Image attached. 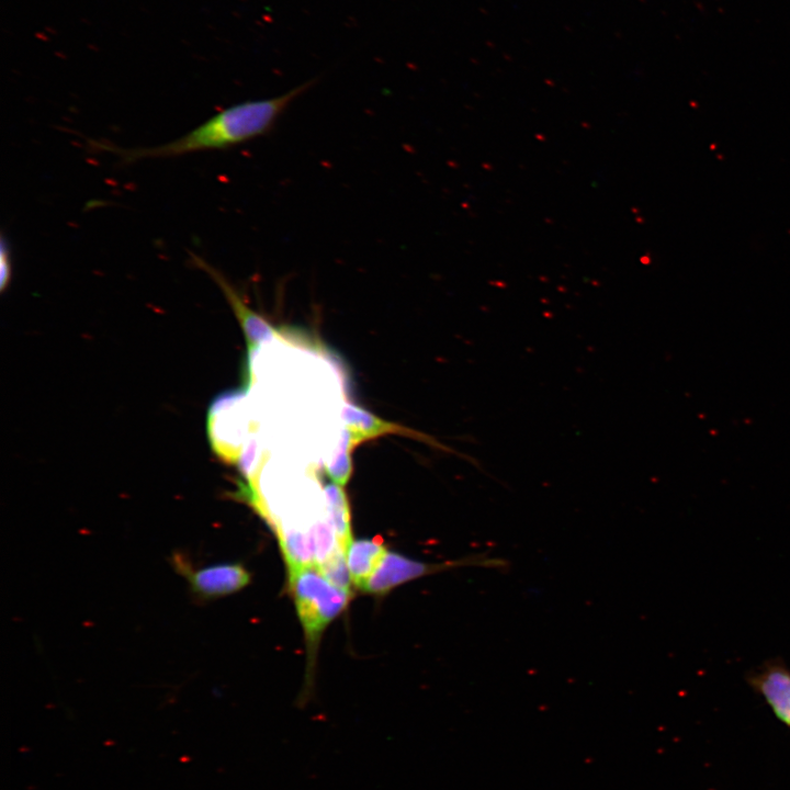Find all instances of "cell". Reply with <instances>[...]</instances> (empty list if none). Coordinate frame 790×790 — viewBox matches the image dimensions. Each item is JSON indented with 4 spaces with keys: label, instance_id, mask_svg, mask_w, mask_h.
Segmentation results:
<instances>
[{
    "label": "cell",
    "instance_id": "1",
    "mask_svg": "<svg viewBox=\"0 0 790 790\" xmlns=\"http://www.w3.org/2000/svg\"><path fill=\"white\" fill-rule=\"evenodd\" d=\"M315 80L306 81L270 99L234 104L172 142L154 147L119 148L95 142V148L113 153L124 163L140 159L169 158L190 153L226 149L269 133L287 106Z\"/></svg>",
    "mask_w": 790,
    "mask_h": 790
},
{
    "label": "cell",
    "instance_id": "2",
    "mask_svg": "<svg viewBox=\"0 0 790 790\" xmlns=\"http://www.w3.org/2000/svg\"><path fill=\"white\" fill-rule=\"evenodd\" d=\"M290 588L309 641L346 608L351 595L332 585L317 565L290 569Z\"/></svg>",
    "mask_w": 790,
    "mask_h": 790
},
{
    "label": "cell",
    "instance_id": "3",
    "mask_svg": "<svg viewBox=\"0 0 790 790\" xmlns=\"http://www.w3.org/2000/svg\"><path fill=\"white\" fill-rule=\"evenodd\" d=\"M171 563L174 569L187 579L193 597L200 601L230 595L250 582V574L239 563H223L195 568L180 553L172 555Z\"/></svg>",
    "mask_w": 790,
    "mask_h": 790
},
{
    "label": "cell",
    "instance_id": "4",
    "mask_svg": "<svg viewBox=\"0 0 790 790\" xmlns=\"http://www.w3.org/2000/svg\"><path fill=\"white\" fill-rule=\"evenodd\" d=\"M746 681L774 715L790 727V668L785 662L781 658L765 661L746 675Z\"/></svg>",
    "mask_w": 790,
    "mask_h": 790
},
{
    "label": "cell",
    "instance_id": "5",
    "mask_svg": "<svg viewBox=\"0 0 790 790\" xmlns=\"http://www.w3.org/2000/svg\"><path fill=\"white\" fill-rule=\"evenodd\" d=\"M190 257L192 263L207 273L222 289L237 318L244 327L249 347L251 345L255 347V343L272 336L273 330L269 324L244 303L236 290L230 285L221 271L195 253H191Z\"/></svg>",
    "mask_w": 790,
    "mask_h": 790
},
{
    "label": "cell",
    "instance_id": "6",
    "mask_svg": "<svg viewBox=\"0 0 790 790\" xmlns=\"http://www.w3.org/2000/svg\"><path fill=\"white\" fill-rule=\"evenodd\" d=\"M386 553L380 537L358 539L350 542L346 551V557L352 582L357 587L361 588L364 585Z\"/></svg>",
    "mask_w": 790,
    "mask_h": 790
},
{
    "label": "cell",
    "instance_id": "7",
    "mask_svg": "<svg viewBox=\"0 0 790 790\" xmlns=\"http://www.w3.org/2000/svg\"><path fill=\"white\" fill-rule=\"evenodd\" d=\"M281 549L289 569L316 565L312 539L307 531L297 527H278Z\"/></svg>",
    "mask_w": 790,
    "mask_h": 790
},
{
    "label": "cell",
    "instance_id": "8",
    "mask_svg": "<svg viewBox=\"0 0 790 790\" xmlns=\"http://www.w3.org/2000/svg\"><path fill=\"white\" fill-rule=\"evenodd\" d=\"M342 417L350 430V437L354 445L362 440L374 438L382 433L400 432L407 433L404 428L397 425L380 420L362 408L348 405L345 407Z\"/></svg>",
    "mask_w": 790,
    "mask_h": 790
},
{
    "label": "cell",
    "instance_id": "9",
    "mask_svg": "<svg viewBox=\"0 0 790 790\" xmlns=\"http://www.w3.org/2000/svg\"><path fill=\"white\" fill-rule=\"evenodd\" d=\"M325 495L328 520L334 528L339 546L346 552L352 541L348 498L338 484L327 485Z\"/></svg>",
    "mask_w": 790,
    "mask_h": 790
},
{
    "label": "cell",
    "instance_id": "10",
    "mask_svg": "<svg viewBox=\"0 0 790 790\" xmlns=\"http://www.w3.org/2000/svg\"><path fill=\"white\" fill-rule=\"evenodd\" d=\"M324 576L336 587L350 591L351 574L348 567L346 552L338 549L334 554L317 565Z\"/></svg>",
    "mask_w": 790,
    "mask_h": 790
},
{
    "label": "cell",
    "instance_id": "11",
    "mask_svg": "<svg viewBox=\"0 0 790 790\" xmlns=\"http://www.w3.org/2000/svg\"><path fill=\"white\" fill-rule=\"evenodd\" d=\"M350 435L342 440V448L338 455L332 461V464L328 466V474L332 477L336 484L343 485L348 482L351 473V463L349 451L353 447Z\"/></svg>",
    "mask_w": 790,
    "mask_h": 790
},
{
    "label": "cell",
    "instance_id": "12",
    "mask_svg": "<svg viewBox=\"0 0 790 790\" xmlns=\"http://www.w3.org/2000/svg\"><path fill=\"white\" fill-rule=\"evenodd\" d=\"M12 276L11 248L4 235L0 242V289L3 292L10 284Z\"/></svg>",
    "mask_w": 790,
    "mask_h": 790
}]
</instances>
